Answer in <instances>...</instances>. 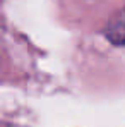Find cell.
Returning <instances> with one entry per match:
<instances>
[{"mask_svg": "<svg viewBox=\"0 0 125 127\" xmlns=\"http://www.w3.org/2000/svg\"><path fill=\"white\" fill-rule=\"evenodd\" d=\"M106 38L115 45H125V9L117 12L104 29Z\"/></svg>", "mask_w": 125, "mask_h": 127, "instance_id": "6da1fadb", "label": "cell"}]
</instances>
